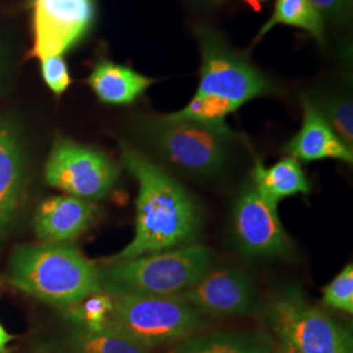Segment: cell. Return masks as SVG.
<instances>
[{
	"label": "cell",
	"mask_w": 353,
	"mask_h": 353,
	"mask_svg": "<svg viewBox=\"0 0 353 353\" xmlns=\"http://www.w3.org/2000/svg\"><path fill=\"white\" fill-rule=\"evenodd\" d=\"M276 352L278 353H294L290 348H287V347H279L278 350H276Z\"/></svg>",
	"instance_id": "27"
},
{
	"label": "cell",
	"mask_w": 353,
	"mask_h": 353,
	"mask_svg": "<svg viewBox=\"0 0 353 353\" xmlns=\"http://www.w3.org/2000/svg\"><path fill=\"white\" fill-rule=\"evenodd\" d=\"M110 296L112 310L106 326L147 350L188 341L207 326L202 313L179 294Z\"/></svg>",
	"instance_id": "5"
},
{
	"label": "cell",
	"mask_w": 353,
	"mask_h": 353,
	"mask_svg": "<svg viewBox=\"0 0 353 353\" xmlns=\"http://www.w3.org/2000/svg\"><path fill=\"white\" fill-rule=\"evenodd\" d=\"M252 185L274 208H278L279 202L284 198L307 195L312 191L300 161L290 156L268 168L261 160H256L252 168Z\"/></svg>",
	"instance_id": "16"
},
{
	"label": "cell",
	"mask_w": 353,
	"mask_h": 353,
	"mask_svg": "<svg viewBox=\"0 0 353 353\" xmlns=\"http://www.w3.org/2000/svg\"><path fill=\"white\" fill-rule=\"evenodd\" d=\"M121 160L138 182L135 236L109 261H125L190 245L203 224L199 202L160 165L122 143Z\"/></svg>",
	"instance_id": "1"
},
{
	"label": "cell",
	"mask_w": 353,
	"mask_h": 353,
	"mask_svg": "<svg viewBox=\"0 0 353 353\" xmlns=\"http://www.w3.org/2000/svg\"><path fill=\"white\" fill-rule=\"evenodd\" d=\"M245 1L252 7V10L259 11L261 10V3L265 1V0H245Z\"/></svg>",
	"instance_id": "26"
},
{
	"label": "cell",
	"mask_w": 353,
	"mask_h": 353,
	"mask_svg": "<svg viewBox=\"0 0 353 353\" xmlns=\"http://www.w3.org/2000/svg\"><path fill=\"white\" fill-rule=\"evenodd\" d=\"M24 144L17 126L0 117V236L10 227L26 190Z\"/></svg>",
	"instance_id": "13"
},
{
	"label": "cell",
	"mask_w": 353,
	"mask_h": 353,
	"mask_svg": "<svg viewBox=\"0 0 353 353\" xmlns=\"http://www.w3.org/2000/svg\"><path fill=\"white\" fill-rule=\"evenodd\" d=\"M154 81V79L109 59H102L94 64L87 79V84L96 97L102 103L113 106L134 103Z\"/></svg>",
	"instance_id": "15"
},
{
	"label": "cell",
	"mask_w": 353,
	"mask_h": 353,
	"mask_svg": "<svg viewBox=\"0 0 353 353\" xmlns=\"http://www.w3.org/2000/svg\"><path fill=\"white\" fill-rule=\"evenodd\" d=\"M38 61L41 76L46 87L50 89L55 96H62L72 83L68 64L64 59V55H49Z\"/></svg>",
	"instance_id": "23"
},
{
	"label": "cell",
	"mask_w": 353,
	"mask_h": 353,
	"mask_svg": "<svg viewBox=\"0 0 353 353\" xmlns=\"http://www.w3.org/2000/svg\"><path fill=\"white\" fill-rule=\"evenodd\" d=\"M110 310L112 296L105 292H99L71 306L68 316L80 327L101 328L106 326Z\"/></svg>",
	"instance_id": "21"
},
{
	"label": "cell",
	"mask_w": 353,
	"mask_h": 353,
	"mask_svg": "<svg viewBox=\"0 0 353 353\" xmlns=\"http://www.w3.org/2000/svg\"><path fill=\"white\" fill-rule=\"evenodd\" d=\"M32 353H49L48 351H45V350H37V351H34V352Z\"/></svg>",
	"instance_id": "29"
},
{
	"label": "cell",
	"mask_w": 353,
	"mask_h": 353,
	"mask_svg": "<svg viewBox=\"0 0 353 353\" xmlns=\"http://www.w3.org/2000/svg\"><path fill=\"white\" fill-rule=\"evenodd\" d=\"M119 172V166L103 152L59 137L45 165V179L67 195L93 202L109 195Z\"/></svg>",
	"instance_id": "8"
},
{
	"label": "cell",
	"mask_w": 353,
	"mask_h": 353,
	"mask_svg": "<svg viewBox=\"0 0 353 353\" xmlns=\"http://www.w3.org/2000/svg\"><path fill=\"white\" fill-rule=\"evenodd\" d=\"M13 339H14V336L11 335L10 332H7V330L3 327V325L0 323V353H10V351H8V344Z\"/></svg>",
	"instance_id": "25"
},
{
	"label": "cell",
	"mask_w": 353,
	"mask_h": 353,
	"mask_svg": "<svg viewBox=\"0 0 353 353\" xmlns=\"http://www.w3.org/2000/svg\"><path fill=\"white\" fill-rule=\"evenodd\" d=\"M32 10L33 46L29 57L41 59L72 50L94 26L96 0H28Z\"/></svg>",
	"instance_id": "9"
},
{
	"label": "cell",
	"mask_w": 353,
	"mask_h": 353,
	"mask_svg": "<svg viewBox=\"0 0 353 353\" xmlns=\"http://www.w3.org/2000/svg\"><path fill=\"white\" fill-rule=\"evenodd\" d=\"M195 36L202 55L198 94L219 97L239 109L250 100L274 92L265 76L217 30L199 26Z\"/></svg>",
	"instance_id": "7"
},
{
	"label": "cell",
	"mask_w": 353,
	"mask_h": 353,
	"mask_svg": "<svg viewBox=\"0 0 353 353\" xmlns=\"http://www.w3.org/2000/svg\"><path fill=\"white\" fill-rule=\"evenodd\" d=\"M68 347L71 353H150L145 347L110 326H77L70 335Z\"/></svg>",
	"instance_id": "19"
},
{
	"label": "cell",
	"mask_w": 353,
	"mask_h": 353,
	"mask_svg": "<svg viewBox=\"0 0 353 353\" xmlns=\"http://www.w3.org/2000/svg\"><path fill=\"white\" fill-rule=\"evenodd\" d=\"M265 318L279 344L294 353H353L351 332L294 285L276 292Z\"/></svg>",
	"instance_id": "6"
},
{
	"label": "cell",
	"mask_w": 353,
	"mask_h": 353,
	"mask_svg": "<svg viewBox=\"0 0 353 353\" xmlns=\"http://www.w3.org/2000/svg\"><path fill=\"white\" fill-rule=\"evenodd\" d=\"M179 296L203 316H250L261 310L252 279L239 268H211Z\"/></svg>",
	"instance_id": "11"
},
{
	"label": "cell",
	"mask_w": 353,
	"mask_h": 353,
	"mask_svg": "<svg viewBox=\"0 0 353 353\" xmlns=\"http://www.w3.org/2000/svg\"><path fill=\"white\" fill-rule=\"evenodd\" d=\"M322 301L332 309L353 313V265H347L322 290Z\"/></svg>",
	"instance_id": "22"
},
{
	"label": "cell",
	"mask_w": 353,
	"mask_h": 353,
	"mask_svg": "<svg viewBox=\"0 0 353 353\" xmlns=\"http://www.w3.org/2000/svg\"><path fill=\"white\" fill-rule=\"evenodd\" d=\"M97 212L96 204L71 195L52 196L38 205L34 232L48 243H67L88 230Z\"/></svg>",
	"instance_id": "12"
},
{
	"label": "cell",
	"mask_w": 353,
	"mask_h": 353,
	"mask_svg": "<svg viewBox=\"0 0 353 353\" xmlns=\"http://www.w3.org/2000/svg\"><path fill=\"white\" fill-rule=\"evenodd\" d=\"M233 237L252 258L276 259L292 254L293 243L279 219L278 208L265 202L254 185H246L233 207Z\"/></svg>",
	"instance_id": "10"
},
{
	"label": "cell",
	"mask_w": 353,
	"mask_h": 353,
	"mask_svg": "<svg viewBox=\"0 0 353 353\" xmlns=\"http://www.w3.org/2000/svg\"><path fill=\"white\" fill-rule=\"evenodd\" d=\"M7 278L17 290L57 306L71 307L102 292L99 265L68 243L16 248Z\"/></svg>",
	"instance_id": "2"
},
{
	"label": "cell",
	"mask_w": 353,
	"mask_h": 353,
	"mask_svg": "<svg viewBox=\"0 0 353 353\" xmlns=\"http://www.w3.org/2000/svg\"><path fill=\"white\" fill-rule=\"evenodd\" d=\"M275 353H278V352H276V351H275Z\"/></svg>",
	"instance_id": "30"
},
{
	"label": "cell",
	"mask_w": 353,
	"mask_h": 353,
	"mask_svg": "<svg viewBox=\"0 0 353 353\" xmlns=\"http://www.w3.org/2000/svg\"><path fill=\"white\" fill-rule=\"evenodd\" d=\"M214 262V252L199 243L109 261L100 270L102 292L113 296H176L192 287Z\"/></svg>",
	"instance_id": "3"
},
{
	"label": "cell",
	"mask_w": 353,
	"mask_h": 353,
	"mask_svg": "<svg viewBox=\"0 0 353 353\" xmlns=\"http://www.w3.org/2000/svg\"><path fill=\"white\" fill-rule=\"evenodd\" d=\"M275 341L265 334L214 332L195 335L176 344L173 353H275Z\"/></svg>",
	"instance_id": "17"
},
{
	"label": "cell",
	"mask_w": 353,
	"mask_h": 353,
	"mask_svg": "<svg viewBox=\"0 0 353 353\" xmlns=\"http://www.w3.org/2000/svg\"><path fill=\"white\" fill-rule=\"evenodd\" d=\"M318 12L322 14L323 19L332 21H343L347 20L351 8L352 0H309Z\"/></svg>",
	"instance_id": "24"
},
{
	"label": "cell",
	"mask_w": 353,
	"mask_h": 353,
	"mask_svg": "<svg viewBox=\"0 0 353 353\" xmlns=\"http://www.w3.org/2000/svg\"><path fill=\"white\" fill-rule=\"evenodd\" d=\"M310 100L327 121L328 125L341 138V141L352 148L353 145V105L347 93L323 92Z\"/></svg>",
	"instance_id": "20"
},
{
	"label": "cell",
	"mask_w": 353,
	"mask_h": 353,
	"mask_svg": "<svg viewBox=\"0 0 353 353\" xmlns=\"http://www.w3.org/2000/svg\"><path fill=\"white\" fill-rule=\"evenodd\" d=\"M303 126L285 145L284 152L297 161L332 159L352 164V148L341 141L309 96H303Z\"/></svg>",
	"instance_id": "14"
},
{
	"label": "cell",
	"mask_w": 353,
	"mask_h": 353,
	"mask_svg": "<svg viewBox=\"0 0 353 353\" xmlns=\"http://www.w3.org/2000/svg\"><path fill=\"white\" fill-rule=\"evenodd\" d=\"M276 26L300 28L312 37L316 38L321 45H323L326 41L325 19L309 0H276L275 11L265 26L261 28L255 41L265 37Z\"/></svg>",
	"instance_id": "18"
},
{
	"label": "cell",
	"mask_w": 353,
	"mask_h": 353,
	"mask_svg": "<svg viewBox=\"0 0 353 353\" xmlns=\"http://www.w3.org/2000/svg\"><path fill=\"white\" fill-rule=\"evenodd\" d=\"M3 74V58H1V54H0V76Z\"/></svg>",
	"instance_id": "28"
},
{
	"label": "cell",
	"mask_w": 353,
	"mask_h": 353,
	"mask_svg": "<svg viewBox=\"0 0 353 353\" xmlns=\"http://www.w3.org/2000/svg\"><path fill=\"white\" fill-rule=\"evenodd\" d=\"M144 139L166 163L196 176H214L225 169L237 134L228 125L210 126L172 114L148 115L139 122Z\"/></svg>",
	"instance_id": "4"
}]
</instances>
